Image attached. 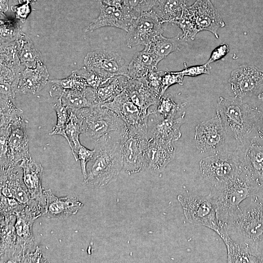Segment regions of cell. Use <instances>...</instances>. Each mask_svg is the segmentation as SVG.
Listing matches in <instances>:
<instances>
[{"mask_svg":"<svg viewBox=\"0 0 263 263\" xmlns=\"http://www.w3.org/2000/svg\"><path fill=\"white\" fill-rule=\"evenodd\" d=\"M76 114L82 133L96 142L112 132H120L126 126L115 113L101 105L79 109Z\"/></svg>","mask_w":263,"mask_h":263,"instance_id":"obj_6","label":"cell"},{"mask_svg":"<svg viewBox=\"0 0 263 263\" xmlns=\"http://www.w3.org/2000/svg\"><path fill=\"white\" fill-rule=\"evenodd\" d=\"M19 4H23L25 3H33L36 1V0H18Z\"/></svg>","mask_w":263,"mask_h":263,"instance_id":"obj_55","label":"cell"},{"mask_svg":"<svg viewBox=\"0 0 263 263\" xmlns=\"http://www.w3.org/2000/svg\"><path fill=\"white\" fill-rule=\"evenodd\" d=\"M185 216L191 224L207 227L220 234V226L215 205L208 194L207 196L179 195Z\"/></svg>","mask_w":263,"mask_h":263,"instance_id":"obj_8","label":"cell"},{"mask_svg":"<svg viewBox=\"0 0 263 263\" xmlns=\"http://www.w3.org/2000/svg\"><path fill=\"white\" fill-rule=\"evenodd\" d=\"M259 113L255 128L254 137L263 139V102L259 108Z\"/></svg>","mask_w":263,"mask_h":263,"instance_id":"obj_52","label":"cell"},{"mask_svg":"<svg viewBox=\"0 0 263 263\" xmlns=\"http://www.w3.org/2000/svg\"><path fill=\"white\" fill-rule=\"evenodd\" d=\"M228 233H236L239 243L258 253L263 248V199L251 197L250 203L232 219L226 227Z\"/></svg>","mask_w":263,"mask_h":263,"instance_id":"obj_4","label":"cell"},{"mask_svg":"<svg viewBox=\"0 0 263 263\" xmlns=\"http://www.w3.org/2000/svg\"><path fill=\"white\" fill-rule=\"evenodd\" d=\"M187 41L180 34L171 38H166L161 34L155 36L148 46L159 63L171 53L180 51L187 44Z\"/></svg>","mask_w":263,"mask_h":263,"instance_id":"obj_30","label":"cell"},{"mask_svg":"<svg viewBox=\"0 0 263 263\" xmlns=\"http://www.w3.org/2000/svg\"><path fill=\"white\" fill-rule=\"evenodd\" d=\"M242 163L236 150H226L202 158L199 166L203 177L213 185L234 176Z\"/></svg>","mask_w":263,"mask_h":263,"instance_id":"obj_7","label":"cell"},{"mask_svg":"<svg viewBox=\"0 0 263 263\" xmlns=\"http://www.w3.org/2000/svg\"><path fill=\"white\" fill-rule=\"evenodd\" d=\"M85 66L112 78L116 75L127 76L128 65L118 54L98 50L85 56Z\"/></svg>","mask_w":263,"mask_h":263,"instance_id":"obj_16","label":"cell"},{"mask_svg":"<svg viewBox=\"0 0 263 263\" xmlns=\"http://www.w3.org/2000/svg\"><path fill=\"white\" fill-rule=\"evenodd\" d=\"M54 99L60 98L62 104L70 111L76 112L79 109L94 106L91 89L87 87L84 91L65 89L53 83L49 91Z\"/></svg>","mask_w":263,"mask_h":263,"instance_id":"obj_22","label":"cell"},{"mask_svg":"<svg viewBox=\"0 0 263 263\" xmlns=\"http://www.w3.org/2000/svg\"><path fill=\"white\" fill-rule=\"evenodd\" d=\"M217 113L225 131L228 146L237 148L248 144L255 136L259 110L234 98L220 96Z\"/></svg>","mask_w":263,"mask_h":263,"instance_id":"obj_2","label":"cell"},{"mask_svg":"<svg viewBox=\"0 0 263 263\" xmlns=\"http://www.w3.org/2000/svg\"><path fill=\"white\" fill-rule=\"evenodd\" d=\"M123 91L132 101L146 112L151 106H156L161 97L149 87L143 76L129 78Z\"/></svg>","mask_w":263,"mask_h":263,"instance_id":"obj_24","label":"cell"},{"mask_svg":"<svg viewBox=\"0 0 263 263\" xmlns=\"http://www.w3.org/2000/svg\"><path fill=\"white\" fill-rule=\"evenodd\" d=\"M0 169H6L31 157L26 124L21 114L0 126Z\"/></svg>","mask_w":263,"mask_h":263,"instance_id":"obj_5","label":"cell"},{"mask_svg":"<svg viewBox=\"0 0 263 263\" xmlns=\"http://www.w3.org/2000/svg\"><path fill=\"white\" fill-rule=\"evenodd\" d=\"M54 99L55 102L54 104V108L56 112L57 121L50 135H60L67 140L65 128L70 116V114H68V109L62 104L60 98Z\"/></svg>","mask_w":263,"mask_h":263,"instance_id":"obj_39","label":"cell"},{"mask_svg":"<svg viewBox=\"0 0 263 263\" xmlns=\"http://www.w3.org/2000/svg\"><path fill=\"white\" fill-rule=\"evenodd\" d=\"M219 236L224 241L227 250V263H261L262 254L251 250L244 245L235 242L225 228H221Z\"/></svg>","mask_w":263,"mask_h":263,"instance_id":"obj_28","label":"cell"},{"mask_svg":"<svg viewBox=\"0 0 263 263\" xmlns=\"http://www.w3.org/2000/svg\"><path fill=\"white\" fill-rule=\"evenodd\" d=\"M261 183L242 163L237 173L231 178L213 185L209 195L217 211L220 228L227 225L240 211V204L255 195Z\"/></svg>","mask_w":263,"mask_h":263,"instance_id":"obj_1","label":"cell"},{"mask_svg":"<svg viewBox=\"0 0 263 263\" xmlns=\"http://www.w3.org/2000/svg\"><path fill=\"white\" fill-rule=\"evenodd\" d=\"M173 23L181 29L183 32L181 37L187 40L188 38L194 39L196 35L199 33L195 22L186 5L183 7L180 18Z\"/></svg>","mask_w":263,"mask_h":263,"instance_id":"obj_38","label":"cell"},{"mask_svg":"<svg viewBox=\"0 0 263 263\" xmlns=\"http://www.w3.org/2000/svg\"><path fill=\"white\" fill-rule=\"evenodd\" d=\"M258 97H259V98L260 99L262 100V101L263 102V87L260 93L258 95Z\"/></svg>","mask_w":263,"mask_h":263,"instance_id":"obj_56","label":"cell"},{"mask_svg":"<svg viewBox=\"0 0 263 263\" xmlns=\"http://www.w3.org/2000/svg\"><path fill=\"white\" fill-rule=\"evenodd\" d=\"M0 64L10 69L16 75H19L24 69H21V64L19 57L16 41L0 44Z\"/></svg>","mask_w":263,"mask_h":263,"instance_id":"obj_34","label":"cell"},{"mask_svg":"<svg viewBox=\"0 0 263 263\" xmlns=\"http://www.w3.org/2000/svg\"><path fill=\"white\" fill-rule=\"evenodd\" d=\"M175 153L173 142L148 139L144 151L147 168L155 172L162 171L172 160Z\"/></svg>","mask_w":263,"mask_h":263,"instance_id":"obj_20","label":"cell"},{"mask_svg":"<svg viewBox=\"0 0 263 263\" xmlns=\"http://www.w3.org/2000/svg\"><path fill=\"white\" fill-rule=\"evenodd\" d=\"M101 106L115 113L130 132L148 138L150 111L146 112L134 104L123 91L113 100Z\"/></svg>","mask_w":263,"mask_h":263,"instance_id":"obj_9","label":"cell"},{"mask_svg":"<svg viewBox=\"0 0 263 263\" xmlns=\"http://www.w3.org/2000/svg\"><path fill=\"white\" fill-rule=\"evenodd\" d=\"M50 81L65 89L84 91L88 86L85 79L77 75L75 71L65 78L51 80Z\"/></svg>","mask_w":263,"mask_h":263,"instance_id":"obj_41","label":"cell"},{"mask_svg":"<svg viewBox=\"0 0 263 263\" xmlns=\"http://www.w3.org/2000/svg\"><path fill=\"white\" fill-rule=\"evenodd\" d=\"M22 33L20 25L18 21L8 19L4 13L0 12V44L16 41Z\"/></svg>","mask_w":263,"mask_h":263,"instance_id":"obj_36","label":"cell"},{"mask_svg":"<svg viewBox=\"0 0 263 263\" xmlns=\"http://www.w3.org/2000/svg\"><path fill=\"white\" fill-rule=\"evenodd\" d=\"M105 135L96 141L92 159L87 165L85 183L92 188L104 187L114 181L123 169L119 133Z\"/></svg>","mask_w":263,"mask_h":263,"instance_id":"obj_3","label":"cell"},{"mask_svg":"<svg viewBox=\"0 0 263 263\" xmlns=\"http://www.w3.org/2000/svg\"><path fill=\"white\" fill-rule=\"evenodd\" d=\"M123 169L131 175L147 168L144 156L148 138L130 132L127 126L120 132Z\"/></svg>","mask_w":263,"mask_h":263,"instance_id":"obj_12","label":"cell"},{"mask_svg":"<svg viewBox=\"0 0 263 263\" xmlns=\"http://www.w3.org/2000/svg\"><path fill=\"white\" fill-rule=\"evenodd\" d=\"M19 165L23 170L24 182L32 199L38 201L45 207V197L41 186L42 166L33 160L31 157L22 160Z\"/></svg>","mask_w":263,"mask_h":263,"instance_id":"obj_25","label":"cell"},{"mask_svg":"<svg viewBox=\"0 0 263 263\" xmlns=\"http://www.w3.org/2000/svg\"><path fill=\"white\" fill-rule=\"evenodd\" d=\"M16 43L19 57L21 65L25 68H34L38 62L42 61L41 53L24 33L16 40Z\"/></svg>","mask_w":263,"mask_h":263,"instance_id":"obj_31","label":"cell"},{"mask_svg":"<svg viewBox=\"0 0 263 263\" xmlns=\"http://www.w3.org/2000/svg\"><path fill=\"white\" fill-rule=\"evenodd\" d=\"M209 64L207 63L200 65L192 66L178 71L184 76H196L203 74H210Z\"/></svg>","mask_w":263,"mask_h":263,"instance_id":"obj_47","label":"cell"},{"mask_svg":"<svg viewBox=\"0 0 263 263\" xmlns=\"http://www.w3.org/2000/svg\"><path fill=\"white\" fill-rule=\"evenodd\" d=\"M188 9L191 15L199 32L207 31L217 38L218 29L225 24L210 0H196Z\"/></svg>","mask_w":263,"mask_h":263,"instance_id":"obj_18","label":"cell"},{"mask_svg":"<svg viewBox=\"0 0 263 263\" xmlns=\"http://www.w3.org/2000/svg\"><path fill=\"white\" fill-rule=\"evenodd\" d=\"M16 214L0 215V262L11 263L16 251L17 236Z\"/></svg>","mask_w":263,"mask_h":263,"instance_id":"obj_27","label":"cell"},{"mask_svg":"<svg viewBox=\"0 0 263 263\" xmlns=\"http://www.w3.org/2000/svg\"><path fill=\"white\" fill-rule=\"evenodd\" d=\"M186 0H156L152 10L164 22L173 23L182 13Z\"/></svg>","mask_w":263,"mask_h":263,"instance_id":"obj_32","label":"cell"},{"mask_svg":"<svg viewBox=\"0 0 263 263\" xmlns=\"http://www.w3.org/2000/svg\"><path fill=\"white\" fill-rule=\"evenodd\" d=\"M75 72L85 79L88 86L94 89L99 88L111 78L96 71L88 69L85 66L75 70Z\"/></svg>","mask_w":263,"mask_h":263,"instance_id":"obj_40","label":"cell"},{"mask_svg":"<svg viewBox=\"0 0 263 263\" xmlns=\"http://www.w3.org/2000/svg\"><path fill=\"white\" fill-rule=\"evenodd\" d=\"M158 63L148 45L137 53L129 63L127 76L132 79L142 77L149 72L157 70Z\"/></svg>","mask_w":263,"mask_h":263,"instance_id":"obj_29","label":"cell"},{"mask_svg":"<svg viewBox=\"0 0 263 263\" xmlns=\"http://www.w3.org/2000/svg\"><path fill=\"white\" fill-rule=\"evenodd\" d=\"M49 73L42 61L34 68H25L20 73L18 93L35 94L41 90L49 80Z\"/></svg>","mask_w":263,"mask_h":263,"instance_id":"obj_26","label":"cell"},{"mask_svg":"<svg viewBox=\"0 0 263 263\" xmlns=\"http://www.w3.org/2000/svg\"><path fill=\"white\" fill-rule=\"evenodd\" d=\"M0 215L16 214L25 206L20 205L15 198H8L0 194Z\"/></svg>","mask_w":263,"mask_h":263,"instance_id":"obj_44","label":"cell"},{"mask_svg":"<svg viewBox=\"0 0 263 263\" xmlns=\"http://www.w3.org/2000/svg\"><path fill=\"white\" fill-rule=\"evenodd\" d=\"M236 150L245 167L263 186V139L253 137Z\"/></svg>","mask_w":263,"mask_h":263,"instance_id":"obj_23","label":"cell"},{"mask_svg":"<svg viewBox=\"0 0 263 263\" xmlns=\"http://www.w3.org/2000/svg\"><path fill=\"white\" fill-rule=\"evenodd\" d=\"M46 206L43 216L48 218L65 219L77 213L83 206L75 196L58 197L50 189H43Z\"/></svg>","mask_w":263,"mask_h":263,"instance_id":"obj_21","label":"cell"},{"mask_svg":"<svg viewBox=\"0 0 263 263\" xmlns=\"http://www.w3.org/2000/svg\"><path fill=\"white\" fill-rule=\"evenodd\" d=\"M8 0H0V12L5 13L8 9Z\"/></svg>","mask_w":263,"mask_h":263,"instance_id":"obj_54","label":"cell"},{"mask_svg":"<svg viewBox=\"0 0 263 263\" xmlns=\"http://www.w3.org/2000/svg\"><path fill=\"white\" fill-rule=\"evenodd\" d=\"M11 10L15 14L16 18L22 22L25 20L31 12L30 4L27 3L13 6Z\"/></svg>","mask_w":263,"mask_h":263,"instance_id":"obj_49","label":"cell"},{"mask_svg":"<svg viewBox=\"0 0 263 263\" xmlns=\"http://www.w3.org/2000/svg\"><path fill=\"white\" fill-rule=\"evenodd\" d=\"M148 124V138L164 141H177L181 136L180 127L184 122L185 112L177 116L164 118L156 114Z\"/></svg>","mask_w":263,"mask_h":263,"instance_id":"obj_19","label":"cell"},{"mask_svg":"<svg viewBox=\"0 0 263 263\" xmlns=\"http://www.w3.org/2000/svg\"><path fill=\"white\" fill-rule=\"evenodd\" d=\"M228 81L233 98L242 100L260 93L263 71L254 66L244 65L232 72Z\"/></svg>","mask_w":263,"mask_h":263,"instance_id":"obj_13","label":"cell"},{"mask_svg":"<svg viewBox=\"0 0 263 263\" xmlns=\"http://www.w3.org/2000/svg\"><path fill=\"white\" fill-rule=\"evenodd\" d=\"M102 2L105 5L117 8L122 7L125 4L124 0H102Z\"/></svg>","mask_w":263,"mask_h":263,"instance_id":"obj_53","label":"cell"},{"mask_svg":"<svg viewBox=\"0 0 263 263\" xmlns=\"http://www.w3.org/2000/svg\"><path fill=\"white\" fill-rule=\"evenodd\" d=\"M164 23L152 10L141 13L133 20L127 32L128 47L150 44L155 36L162 34Z\"/></svg>","mask_w":263,"mask_h":263,"instance_id":"obj_14","label":"cell"},{"mask_svg":"<svg viewBox=\"0 0 263 263\" xmlns=\"http://www.w3.org/2000/svg\"><path fill=\"white\" fill-rule=\"evenodd\" d=\"M44 209L24 206L16 213L15 229L17 236L16 251L11 263H21L23 257L35 251V245L33 234V225L37 218L43 215Z\"/></svg>","mask_w":263,"mask_h":263,"instance_id":"obj_10","label":"cell"},{"mask_svg":"<svg viewBox=\"0 0 263 263\" xmlns=\"http://www.w3.org/2000/svg\"><path fill=\"white\" fill-rule=\"evenodd\" d=\"M229 51V46L227 44H221L212 51L207 63L210 64L222 59L227 54Z\"/></svg>","mask_w":263,"mask_h":263,"instance_id":"obj_48","label":"cell"},{"mask_svg":"<svg viewBox=\"0 0 263 263\" xmlns=\"http://www.w3.org/2000/svg\"><path fill=\"white\" fill-rule=\"evenodd\" d=\"M94 149L90 150L81 144L73 153L76 161L79 160L84 181L87 178V165L92 159L94 154Z\"/></svg>","mask_w":263,"mask_h":263,"instance_id":"obj_42","label":"cell"},{"mask_svg":"<svg viewBox=\"0 0 263 263\" xmlns=\"http://www.w3.org/2000/svg\"><path fill=\"white\" fill-rule=\"evenodd\" d=\"M186 103L178 104L176 103L171 94H168L160 97L157 105L153 110L149 109L151 114H156L163 117L177 116L185 111L183 110Z\"/></svg>","mask_w":263,"mask_h":263,"instance_id":"obj_35","label":"cell"},{"mask_svg":"<svg viewBox=\"0 0 263 263\" xmlns=\"http://www.w3.org/2000/svg\"><path fill=\"white\" fill-rule=\"evenodd\" d=\"M19 75H16L10 69L0 64V82L13 84Z\"/></svg>","mask_w":263,"mask_h":263,"instance_id":"obj_50","label":"cell"},{"mask_svg":"<svg viewBox=\"0 0 263 263\" xmlns=\"http://www.w3.org/2000/svg\"><path fill=\"white\" fill-rule=\"evenodd\" d=\"M139 13L124 4L121 8L108 6L100 1V13L85 28V32H93L98 28L112 26L128 32L132 22L139 15Z\"/></svg>","mask_w":263,"mask_h":263,"instance_id":"obj_15","label":"cell"},{"mask_svg":"<svg viewBox=\"0 0 263 263\" xmlns=\"http://www.w3.org/2000/svg\"><path fill=\"white\" fill-rule=\"evenodd\" d=\"M0 194L15 198L20 205L30 206L34 202L23 178V170L19 164L6 169H0Z\"/></svg>","mask_w":263,"mask_h":263,"instance_id":"obj_17","label":"cell"},{"mask_svg":"<svg viewBox=\"0 0 263 263\" xmlns=\"http://www.w3.org/2000/svg\"><path fill=\"white\" fill-rule=\"evenodd\" d=\"M184 77L179 72L164 71L161 80V95H163L167 89L172 85H183Z\"/></svg>","mask_w":263,"mask_h":263,"instance_id":"obj_43","label":"cell"},{"mask_svg":"<svg viewBox=\"0 0 263 263\" xmlns=\"http://www.w3.org/2000/svg\"><path fill=\"white\" fill-rule=\"evenodd\" d=\"M70 116L65 128L67 141L71 149L72 153L79 147L80 134L82 133L76 112L70 111Z\"/></svg>","mask_w":263,"mask_h":263,"instance_id":"obj_37","label":"cell"},{"mask_svg":"<svg viewBox=\"0 0 263 263\" xmlns=\"http://www.w3.org/2000/svg\"><path fill=\"white\" fill-rule=\"evenodd\" d=\"M129 78L125 75H116L95 89L99 104L102 105L113 100L124 90Z\"/></svg>","mask_w":263,"mask_h":263,"instance_id":"obj_33","label":"cell"},{"mask_svg":"<svg viewBox=\"0 0 263 263\" xmlns=\"http://www.w3.org/2000/svg\"><path fill=\"white\" fill-rule=\"evenodd\" d=\"M156 0H124L125 4L139 14L151 10Z\"/></svg>","mask_w":263,"mask_h":263,"instance_id":"obj_45","label":"cell"},{"mask_svg":"<svg viewBox=\"0 0 263 263\" xmlns=\"http://www.w3.org/2000/svg\"><path fill=\"white\" fill-rule=\"evenodd\" d=\"M194 139L198 150L202 153L215 154L226 150L227 137L218 114L198 124L195 128Z\"/></svg>","mask_w":263,"mask_h":263,"instance_id":"obj_11","label":"cell"},{"mask_svg":"<svg viewBox=\"0 0 263 263\" xmlns=\"http://www.w3.org/2000/svg\"><path fill=\"white\" fill-rule=\"evenodd\" d=\"M163 72L164 71H152L143 76L149 87L160 95L161 80Z\"/></svg>","mask_w":263,"mask_h":263,"instance_id":"obj_46","label":"cell"},{"mask_svg":"<svg viewBox=\"0 0 263 263\" xmlns=\"http://www.w3.org/2000/svg\"><path fill=\"white\" fill-rule=\"evenodd\" d=\"M45 259L43 257L41 251L38 246L36 250L32 252L25 255L21 263H46Z\"/></svg>","mask_w":263,"mask_h":263,"instance_id":"obj_51","label":"cell"}]
</instances>
